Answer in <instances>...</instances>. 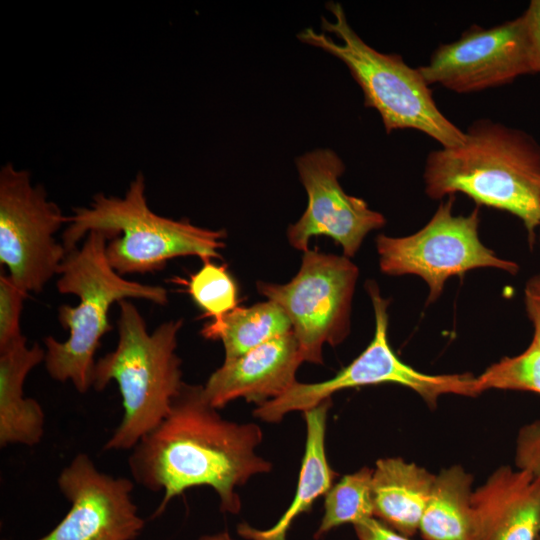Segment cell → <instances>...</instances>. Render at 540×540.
<instances>
[{
	"mask_svg": "<svg viewBox=\"0 0 540 540\" xmlns=\"http://www.w3.org/2000/svg\"><path fill=\"white\" fill-rule=\"evenodd\" d=\"M178 282L186 286L204 316L212 320H219L238 307L237 285L225 265L205 260L189 280L178 279Z\"/></svg>",
	"mask_w": 540,
	"mask_h": 540,
	"instance_id": "cell-22",
	"label": "cell"
},
{
	"mask_svg": "<svg viewBox=\"0 0 540 540\" xmlns=\"http://www.w3.org/2000/svg\"><path fill=\"white\" fill-rule=\"evenodd\" d=\"M537 540H540V534H539V536H538Z\"/></svg>",
	"mask_w": 540,
	"mask_h": 540,
	"instance_id": "cell-31",
	"label": "cell"
},
{
	"mask_svg": "<svg viewBox=\"0 0 540 540\" xmlns=\"http://www.w3.org/2000/svg\"><path fill=\"white\" fill-rule=\"evenodd\" d=\"M353 526L358 540H410L375 517Z\"/></svg>",
	"mask_w": 540,
	"mask_h": 540,
	"instance_id": "cell-27",
	"label": "cell"
},
{
	"mask_svg": "<svg viewBox=\"0 0 540 540\" xmlns=\"http://www.w3.org/2000/svg\"><path fill=\"white\" fill-rule=\"evenodd\" d=\"M476 540H537L540 478L509 466L495 470L471 497Z\"/></svg>",
	"mask_w": 540,
	"mask_h": 540,
	"instance_id": "cell-15",
	"label": "cell"
},
{
	"mask_svg": "<svg viewBox=\"0 0 540 540\" xmlns=\"http://www.w3.org/2000/svg\"><path fill=\"white\" fill-rule=\"evenodd\" d=\"M525 309L534 330L532 343L540 349V303L525 297Z\"/></svg>",
	"mask_w": 540,
	"mask_h": 540,
	"instance_id": "cell-28",
	"label": "cell"
},
{
	"mask_svg": "<svg viewBox=\"0 0 540 540\" xmlns=\"http://www.w3.org/2000/svg\"><path fill=\"white\" fill-rule=\"evenodd\" d=\"M373 469L364 467L343 476L324 495V513L315 539L340 525H353L374 517L372 493Z\"/></svg>",
	"mask_w": 540,
	"mask_h": 540,
	"instance_id": "cell-21",
	"label": "cell"
},
{
	"mask_svg": "<svg viewBox=\"0 0 540 540\" xmlns=\"http://www.w3.org/2000/svg\"><path fill=\"white\" fill-rule=\"evenodd\" d=\"M68 223L30 173L6 164L0 170V263L26 293L41 292L67 256L55 233Z\"/></svg>",
	"mask_w": 540,
	"mask_h": 540,
	"instance_id": "cell-10",
	"label": "cell"
},
{
	"mask_svg": "<svg viewBox=\"0 0 540 540\" xmlns=\"http://www.w3.org/2000/svg\"><path fill=\"white\" fill-rule=\"evenodd\" d=\"M331 399L304 413L306 444L299 472L296 493L290 506L278 522L268 529H257L246 522L237 526L244 540H286L288 530L301 514L309 512L315 500L325 495L333 485L337 473L331 468L325 448L327 412Z\"/></svg>",
	"mask_w": 540,
	"mask_h": 540,
	"instance_id": "cell-18",
	"label": "cell"
},
{
	"mask_svg": "<svg viewBox=\"0 0 540 540\" xmlns=\"http://www.w3.org/2000/svg\"><path fill=\"white\" fill-rule=\"evenodd\" d=\"M308 203L300 219L288 227L290 245L306 252L312 237L326 236L337 242L350 258L366 235L386 224L385 217L361 198L345 193L338 178L345 166L331 149H315L296 159Z\"/></svg>",
	"mask_w": 540,
	"mask_h": 540,
	"instance_id": "cell-12",
	"label": "cell"
},
{
	"mask_svg": "<svg viewBox=\"0 0 540 540\" xmlns=\"http://www.w3.org/2000/svg\"><path fill=\"white\" fill-rule=\"evenodd\" d=\"M118 305L117 345L95 362L91 382L102 391L115 381L121 394L123 415L104 445L108 451L132 450L164 420L185 384L176 353L183 320L164 322L149 333L130 299Z\"/></svg>",
	"mask_w": 540,
	"mask_h": 540,
	"instance_id": "cell-4",
	"label": "cell"
},
{
	"mask_svg": "<svg viewBox=\"0 0 540 540\" xmlns=\"http://www.w3.org/2000/svg\"><path fill=\"white\" fill-rule=\"evenodd\" d=\"M327 9L334 21L322 17L321 28L334 34L339 43L313 28L304 29L297 37L347 66L363 91L364 105L378 111L387 133L414 129L425 133L443 148L464 142L465 131L440 111L418 68L407 65L398 54L381 53L365 43L349 25L340 3L330 2Z\"/></svg>",
	"mask_w": 540,
	"mask_h": 540,
	"instance_id": "cell-6",
	"label": "cell"
},
{
	"mask_svg": "<svg viewBox=\"0 0 540 540\" xmlns=\"http://www.w3.org/2000/svg\"><path fill=\"white\" fill-rule=\"evenodd\" d=\"M374 317V336L365 350L333 378L318 383L296 382L283 395L258 405L253 414L269 423H278L293 411H307L331 395L348 388L392 383L407 387L429 406H435L442 395H479L476 377L469 373L431 375L404 363L388 340V306L374 281L366 284Z\"/></svg>",
	"mask_w": 540,
	"mask_h": 540,
	"instance_id": "cell-7",
	"label": "cell"
},
{
	"mask_svg": "<svg viewBox=\"0 0 540 540\" xmlns=\"http://www.w3.org/2000/svg\"><path fill=\"white\" fill-rule=\"evenodd\" d=\"M118 235L90 231L80 248L67 253L58 272V291L76 295L79 303L58 308V321L69 331V337L63 342L52 336L44 339V363L51 378L70 381L79 393L92 388L95 353L102 337L112 329L111 305L125 299H144L158 305L168 302L164 287L125 279L111 267L106 246Z\"/></svg>",
	"mask_w": 540,
	"mask_h": 540,
	"instance_id": "cell-3",
	"label": "cell"
},
{
	"mask_svg": "<svg viewBox=\"0 0 540 540\" xmlns=\"http://www.w3.org/2000/svg\"><path fill=\"white\" fill-rule=\"evenodd\" d=\"M517 468L540 478V420L523 426L516 440Z\"/></svg>",
	"mask_w": 540,
	"mask_h": 540,
	"instance_id": "cell-25",
	"label": "cell"
},
{
	"mask_svg": "<svg viewBox=\"0 0 540 540\" xmlns=\"http://www.w3.org/2000/svg\"><path fill=\"white\" fill-rule=\"evenodd\" d=\"M539 241H540V234H539Z\"/></svg>",
	"mask_w": 540,
	"mask_h": 540,
	"instance_id": "cell-32",
	"label": "cell"
},
{
	"mask_svg": "<svg viewBox=\"0 0 540 540\" xmlns=\"http://www.w3.org/2000/svg\"><path fill=\"white\" fill-rule=\"evenodd\" d=\"M302 362L291 331L239 358L224 361L208 378L203 393L216 409L238 398L261 405L283 395L297 382L295 375Z\"/></svg>",
	"mask_w": 540,
	"mask_h": 540,
	"instance_id": "cell-14",
	"label": "cell"
},
{
	"mask_svg": "<svg viewBox=\"0 0 540 540\" xmlns=\"http://www.w3.org/2000/svg\"><path fill=\"white\" fill-rule=\"evenodd\" d=\"M262 439L258 425L224 419L205 398L203 386L185 383L164 420L131 450L128 466L137 484L163 492L153 517L175 497L200 486L215 490L222 512L237 514L241 500L236 489L272 469L256 453Z\"/></svg>",
	"mask_w": 540,
	"mask_h": 540,
	"instance_id": "cell-1",
	"label": "cell"
},
{
	"mask_svg": "<svg viewBox=\"0 0 540 540\" xmlns=\"http://www.w3.org/2000/svg\"><path fill=\"white\" fill-rule=\"evenodd\" d=\"M454 196L441 202L429 222L414 234L376 238L379 265L391 276L416 275L428 286L427 304L441 295L445 283L479 268H496L515 275L519 265L503 259L479 237L478 209L468 215L452 213Z\"/></svg>",
	"mask_w": 540,
	"mask_h": 540,
	"instance_id": "cell-8",
	"label": "cell"
},
{
	"mask_svg": "<svg viewBox=\"0 0 540 540\" xmlns=\"http://www.w3.org/2000/svg\"><path fill=\"white\" fill-rule=\"evenodd\" d=\"M45 349L27 345L25 336L0 349V446H35L44 435L45 413L39 402L24 397L30 371L44 362Z\"/></svg>",
	"mask_w": 540,
	"mask_h": 540,
	"instance_id": "cell-16",
	"label": "cell"
},
{
	"mask_svg": "<svg viewBox=\"0 0 540 540\" xmlns=\"http://www.w3.org/2000/svg\"><path fill=\"white\" fill-rule=\"evenodd\" d=\"M62 234L67 253L93 230L118 233L106 246V257L120 275L162 270L175 257L221 258L225 230H211L188 220L160 216L148 206L145 179L139 173L123 197L94 196L88 207L74 208Z\"/></svg>",
	"mask_w": 540,
	"mask_h": 540,
	"instance_id": "cell-5",
	"label": "cell"
},
{
	"mask_svg": "<svg viewBox=\"0 0 540 540\" xmlns=\"http://www.w3.org/2000/svg\"><path fill=\"white\" fill-rule=\"evenodd\" d=\"M435 475L399 457L380 459L372 476L374 517L396 532L411 537L431 495Z\"/></svg>",
	"mask_w": 540,
	"mask_h": 540,
	"instance_id": "cell-17",
	"label": "cell"
},
{
	"mask_svg": "<svg viewBox=\"0 0 540 540\" xmlns=\"http://www.w3.org/2000/svg\"><path fill=\"white\" fill-rule=\"evenodd\" d=\"M522 15L526 24L533 73H540V0H532Z\"/></svg>",
	"mask_w": 540,
	"mask_h": 540,
	"instance_id": "cell-26",
	"label": "cell"
},
{
	"mask_svg": "<svg viewBox=\"0 0 540 540\" xmlns=\"http://www.w3.org/2000/svg\"><path fill=\"white\" fill-rule=\"evenodd\" d=\"M358 274L348 257L313 249L304 252L288 283H257L258 292L289 318L303 362L323 364V345L337 346L348 336Z\"/></svg>",
	"mask_w": 540,
	"mask_h": 540,
	"instance_id": "cell-9",
	"label": "cell"
},
{
	"mask_svg": "<svg viewBox=\"0 0 540 540\" xmlns=\"http://www.w3.org/2000/svg\"><path fill=\"white\" fill-rule=\"evenodd\" d=\"M472 482L459 465L435 475L419 527L424 540H476Z\"/></svg>",
	"mask_w": 540,
	"mask_h": 540,
	"instance_id": "cell-19",
	"label": "cell"
},
{
	"mask_svg": "<svg viewBox=\"0 0 540 540\" xmlns=\"http://www.w3.org/2000/svg\"><path fill=\"white\" fill-rule=\"evenodd\" d=\"M525 297L540 303V274L532 276L525 286Z\"/></svg>",
	"mask_w": 540,
	"mask_h": 540,
	"instance_id": "cell-29",
	"label": "cell"
},
{
	"mask_svg": "<svg viewBox=\"0 0 540 540\" xmlns=\"http://www.w3.org/2000/svg\"><path fill=\"white\" fill-rule=\"evenodd\" d=\"M198 540H236L228 532L222 531L215 534H207L199 537Z\"/></svg>",
	"mask_w": 540,
	"mask_h": 540,
	"instance_id": "cell-30",
	"label": "cell"
},
{
	"mask_svg": "<svg viewBox=\"0 0 540 540\" xmlns=\"http://www.w3.org/2000/svg\"><path fill=\"white\" fill-rule=\"evenodd\" d=\"M291 331V322L284 311L267 300L250 307H236L221 319L211 320L201 334L206 339L221 340L224 361H231Z\"/></svg>",
	"mask_w": 540,
	"mask_h": 540,
	"instance_id": "cell-20",
	"label": "cell"
},
{
	"mask_svg": "<svg viewBox=\"0 0 540 540\" xmlns=\"http://www.w3.org/2000/svg\"><path fill=\"white\" fill-rule=\"evenodd\" d=\"M27 294L9 275H0V349L24 336L20 328V318Z\"/></svg>",
	"mask_w": 540,
	"mask_h": 540,
	"instance_id": "cell-24",
	"label": "cell"
},
{
	"mask_svg": "<svg viewBox=\"0 0 540 540\" xmlns=\"http://www.w3.org/2000/svg\"><path fill=\"white\" fill-rule=\"evenodd\" d=\"M428 85L473 93L533 73L523 15L490 28L469 27L458 40L434 50L418 67Z\"/></svg>",
	"mask_w": 540,
	"mask_h": 540,
	"instance_id": "cell-11",
	"label": "cell"
},
{
	"mask_svg": "<svg viewBox=\"0 0 540 540\" xmlns=\"http://www.w3.org/2000/svg\"><path fill=\"white\" fill-rule=\"evenodd\" d=\"M479 393L489 389L540 394V349L532 342L520 354L504 357L476 377Z\"/></svg>",
	"mask_w": 540,
	"mask_h": 540,
	"instance_id": "cell-23",
	"label": "cell"
},
{
	"mask_svg": "<svg viewBox=\"0 0 540 540\" xmlns=\"http://www.w3.org/2000/svg\"><path fill=\"white\" fill-rule=\"evenodd\" d=\"M423 179L431 199L463 193L518 217L530 245L540 227V145L528 133L481 119L456 147L432 151Z\"/></svg>",
	"mask_w": 540,
	"mask_h": 540,
	"instance_id": "cell-2",
	"label": "cell"
},
{
	"mask_svg": "<svg viewBox=\"0 0 540 540\" xmlns=\"http://www.w3.org/2000/svg\"><path fill=\"white\" fill-rule=\"evenodd\" d=\"M57 486L70 509L37 540H134L145 526L132 498L133 481L100 471L85 453L61 470Z\"/></svg>",
	"mask_w": 540,
	"mask_h": 540,
	"instance_id": "cell-13",
	"label": "cell"
}]
</instances>
